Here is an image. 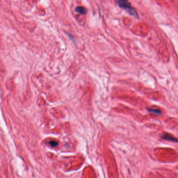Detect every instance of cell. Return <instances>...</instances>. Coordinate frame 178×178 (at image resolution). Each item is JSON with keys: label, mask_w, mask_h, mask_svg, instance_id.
Returning <instances> with one entry per match:
<instances>
[{"label": "cell", "mask_w": 178, "mask_h": 178, "mask_svg": "<svg viewBox=\"0 0 178 178\" xmlns=\"http://www.w3.org/2000/svg\"><path fill=\"white\" fill-rule=\"evenodd\" d=\"M161 138L166 141H169L176 143L178 142V139L171 135L170 134H169L166 132H164L161 135Z\"/></svg>", "instance_id": "cell-2"}, {"label": "cell", "mask_w": 178, "mask_h": 178, "mask_svg": "<svg viewBox=\"0 0 178 178\" xmlns=\"http://www.w3.org/2000/svg\"><path fill=\"white\" fill-rule=\"evenodd\" d=\"M120 7L124 9L131 15L135 17H138V14L136 10L131 6V3L126 0H118L116 1Z\"/></svg>", "instance_id": "cell-1"}, {"label": "cell", "mask_w": 178, "mask_h": 178, "mask_svg": "<svg viewBox=\"0 0 178 178\" xmlns=\"http://www.w3.org/2000/svg\"><path fill=\"white\" fill-rule=\"evenodd\" d=\"M75 10L76 12L82 14H86L87 10L86 8L83 7V6H78L76 8Z\"/></svg>", "instance_id": "cell-3"}, {"label": "cell", "mask_w": 178, "mask_h": 178, "mask_svg": "<svg viewBox=\"0 0 178 178\" xmlns=\"http://www.w3.org/2000/svg\"><path fill=\"white\" fill-rule=\"evenodd\" d=\"M148 110L150 112H153L157 114H161V111L159 109H149Z\"/></svg>", "instance_id": "cell-4"}]
</instances>
